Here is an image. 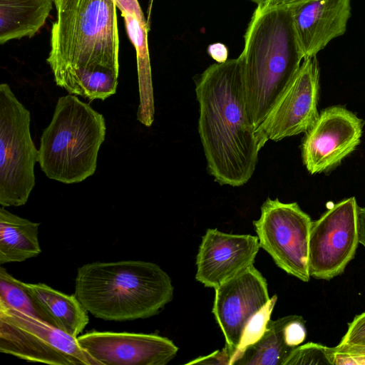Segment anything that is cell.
<instances>
[{
    "instance_id": "obj_23",
    "label": "cell",
    "mask_w": 365,
    "mask_h": 365,
    "mask_svg": "<svg viewBox=\"0 0 365 365\" xmlns=\"http://www.w3.org/2000/svg\"><path fill=\"white\" fill-rule=\"evenodd\" d=\"M277 300V296L275 294L250 320L245 329L237 352L231 365H232L235 359L247 346L256 342L263 335Z\"/></svg>"
},
{
    "instance_id": "obj_2",
    "label": "cell",
    "mask_w": 365,
    "mask_h": 365,
    "mask_svg": "<svg viewBox=\"0 0 365 365\" xmlns=\"http://www.w3.org/2000/svg\"><path fill=\"white\" fill-rule=\"evenodd\" d=\"M195 93L198 133L210 175L220 185L246 184L267 141L248 108L241 56L207 68L195 81Z\"/></svg>"
},
{
    "instance_id": "obj_6",
    "label": "cell",
    "mask_w": 365,
    "mask_h": 365,
    "mask_svg": "<svg viewBox=\"0 0 365 365\" xmlns=\"http://www.w3.org/2000/svg\"><path fill=\"white\" fill-rule=\"evenodd\" d=\"M30 111L7 83L0 85V205H24L35 184L38 163L30 132Z\"/></svg>"
},
{
    "instance_id": "obj_28",
    "label": "cell",
    "mask_w": 365,
    "mask_h": 365,
    "mask_svg": "<svg viewBox=\"0 0 365 365\" xmlns=\"http://www.w3.org/2000/svg\"><path fill=\"white\" fill-rule=\"evenodd\" d=\"M207 53L217 63H224L227 61L228 49L222 43H214L208 46Z\"/></svg>"
},
{
    "instance_id": "obj_30",
    "label": "cell",
    "mask_w": 365,
    "mask_h": 365,
    "mask_svg": "<svg viewBox=\"0 0 365 365\" xmlns=\"http://www.w3.org/2000/svg\"><path fill=\"white\" fill-rule=\"evenodd\" d=\"M258 4L272 3L274 4L291 5L298 3L302 0H250Z\"/></svg>"
},
{
    "instance_id": "obj_12",
    "label": "cell",
    "mask_w": 365,
    "mask_h": 365,
    "mask_svg": "<svg viewBox=\"0 0 365 365\" xmlns=\"http://www.w3.org/2000/svg\"><path fill=\"white\" fill-rule=\"evenodd\" d=\"M363 122L341 106L322 110L306 132L302 145L304 165L310 174L327 171L360 143Z\"/></svg>"
},
{
    "instance_id": "obj_3",
    "label": "cell",
    "mask_w": 365,
    "mask_h": 365,
    "mask_svg": "<svg viewBox=\"0 0 365 365\" xmlns=\"http://www.w3.org/2000/svg\"><path fill=\"white\" fill-rule=\"evenodd\" d=\"M293 5L258 4L245 34L240 56L245 96L257 128L304 60L293 26Z\"/></svg>"
},
{
    "instance_id": "obj_9",
    "label": "cell",
    "mask_w": 365,
    "mask_h": 365,
    "mask_svg": "<svg viewBox=\"0 0 365 365\" xmlns=\"http://www.w3.org/2000/svg\"><path fill=\"white\" fill-rule=\"evenodd\" d=\"M356 198L342 200L312 221L309 241L310 277L329 280L341 274L359 245Z\"/></svg>"
},
{
    "instance_id": "obj_22",
    "label": "cell",
    "mask_w": 365,
    "mask_h": 365,
    "mask_svg": "<svg viewBox=\"0 0 365 365\" xmlns=\"http://www.w3.org/2000/svg\"><path fill=\"white\" fill-rule=\"evenodd\" d=\"M331 347L314 342L297 346L292 349L284 365L331 364Z\"/></svg>"
},
{
    "instance_id": "obj_15",
    "label": "cell",
    "mask_w": 365,
    "mask_h": 365,
    "mask_svg": "<svg viewBox=\"0 0 365 365\" xmlns=\"http://www.w3.org/2000/svg\"><path fill=\"white\" fill-rule=\"evenodd\" d=\"M351 15V0H302L293 5L292 20L304 58L316 56L342 36Z\"/></svg>"
},
{
    "instance_id": "obj_16",
    "label": "cell",
    "mask_w": 365,
    "mask_h": 365,
    "mask_svg": "<svg viewBox=\"0 0 365 365\" xmlns=\"http://www.w3.org/2000/svg\"><path fill=\"white\" fill-rule=\"evenodd\" d=\"M23 285L53 325L67 334L77 338L88 324V312L75 294H66L43 283Z\"/></svg>"
},
{
    "instance_id": "obj_4",
    "label": "cell",
    "mask_w": 365,
    "mask_h": 365,
    "mask_svg": "<svg viewBox=\"0 0 365 365\" xmlns=\"http://www.w3.org/2000/svg\"><path fill=\"white\" fill-rule=\"evenodd\" d=\"M169 275L140 260L96 262L78 268L75 296L93 316L123 322L157 314L173 298Z\"/></svg>"
},
{
    "instance_id": "obj_24",
    "label": "cell",
    "mask_w": 365,
    "mask_h": 365,
    "mask_svg": "<svg viewBox=\"0 0 365 365\" xmlns=\"http://www.w3.org/2000/svg\"><path fill=\"white\" fill-rule=\"evenodd\" d=\"M332 365H365V346L339 344L331 347Z\"/></svg>"
},
{
    "instance_id": "obj_5",
    "label": "cell",
    "mask_w": 365,
    "mask_h": 365,
    "mask_svg": "<svg viewBox=\"0 0 365 365\" xmlns=\"http://www.w3.org/2000/svg\"><path fill=\"white\" fill-rule=\"evenodd\" d=\"M106 133L103 115L89 103L69 93L59 97L40 139L41 170L49 179L64 184L85 180L96 170Z\"/></svg>"
},
{
    "instance_id": "obj_26",
    "label": "cell",
    "mask_w": 365,
    "mask_h": 365,
    "mask_svg": "<svg viewBox=\"0 0 365 365\" xmlns=\"http://www.w3.org/2000/svg\"><path fill=\"white\" fill-rule=\"evenodd\" d=\"M187 364H229L231 365V356L225 346L222 350H218L210 355L195 359Z\"/></svg>"
},
{
    "instance_id": "obj_25",
    "label": "cell",
    "mask_w": 365,
    "mask_h": 365,
    "mask_svg": "<svg viewBox=\"0 0 365 365\" xmlns=\"http://www.w3.org/2000/svg\"><path fill=\"white\" fill-rule=\"evenodd\" d=\"M339 344L365 346V312L356 316L349 324Z\"/></svg>"
},
{
    "instance_id": "obj_10",
    "label": "cell",
    "mask_w": 365,
    "mask_h": 365,
    "mask_svg": "<svg viewBox=\"0 0 365 365\" xmlns=\"http://www.w3.org/2000/svg\"><path fill=\"white\" fill-rule=\"evenodd\" d=\"M319 91L317 59L316 56L304 58L257 131L267 142L307 132L319 115Z\"/></svg>"
},
{
    "instance_id": "obj_27",
    "label": "cell",
    "mask_w": 365,
    "mask_h": 365,
    "mask_svg": "<svg viewBox=\"0 0 365 365\" xmlns=\"http://www.w3.org/2000/svg\"><path fill=\"white\" fill-rule=\"evenodd\" d=\"M115 5L121 13L134 15L139 20L145 19L138 0H115Z\"/></svg>"
},
{
    "instance_id": "obj_18",
    "label": "cell",
    "mask_w": 365,
    "mask_h": 365,
    "mask_svg": "<svg viewBox=\"0 0 365 365\" xmlns=\"http://www.w3.org/2000/svg\"><path fill=\"white\" fill-rule=\"evenodd\" d=\"M40 223L0 208V264L21 262L41 252L38 234Z\"/></svg>"
},
{
    "instance_id": "obj_1",
    "label": "cell",
    "mask_w": 365,
    "mask_h": 365,
    "mask_svg": "<svg viewBox=\"0 0 365 365\" xmlns=\"http://www.w3.org/2000/svg\"><path fill=\"white\" fill-rule=\"evenodd\" d=\"M46 59L56 84L89 101L116 93L119 36L115 0H53Z\"/></svg>"
},
{
    "instance_id": "obj_14",
    "label": "cell",
    "mask_w": 365,
    "mask_h": 365,
    "mask_svg": "<svg viewBox=\"0 0 365 365\" xmlns=\"http://www.w3.org/2000/svg\"><path fill=\"white\" fill-rule=\"evenodd\" d=\"M259 247L257 236L207 229L196 257V280L217 288L254 264Z\"/></svg>"
},
{
    "instance_id": "obj_21",
    "label": "cell",
    "mask_w": 365,
    "mask_h": 365,
    "mask_svg": "<svg viewBox=\"0 0 365 365\" xmlns=\"http://www.w3.org/2000/svg\"><path fill=\"white\" fill-rule=\"evenodd\" d=\"M0 302L53 326L50 318L24 287L23 282L14 278L2 267H0Z\"/></svg>"
},
{
    "instance_id": "obj_11",
    "label": "cell",
    "mask_w": 365,
    "mask_h": 365,
    "mask_svg": "<svg viewBox=\"0 0 365 365\" xmlns=\"http://www.w3.org/2000/svg\"><path fill=\"white\" fill-rule=\"evenodd\" d=\"M215 289L212 313L223 333L232 364L248 322L271 299L267 282L252 264Z\"/></svg>"
},
{
    "instance_id": "obj_20",
    "label": "cell",
    "mask_w": 365,
    "mask_h": 365,
    "mask_svg": "<svg viewBox=\"0 0 365 365\" xmlns=\"http://www.w3.org/2000/svg\"><path fill=\"white\" fill-rule=\"evenodd\" d=\"M288 319L289 316L269 319L263 335L247 346L232 365H284L294 349L287 343L285 334Z\"/></svg>"
},
{
    "instance_id": "obj_29",
    "label": "cell",
    "mask_w": 365,
    "mask_h": 365,
    "mask_svg": "<svg viewBox=\"0 0 365 365\" xmlns=\"http://www.w3.org/2000/svg\"><path fill=\"white\" fill-rule=\"evenodd\" d=\"M358 223L359 244L365 249V207H359Z\"/></svg>"
},
{
    "instance_id": "obj_7",
    "label": "cell",
    "mask_w": 365,
    "mask_h": 365,
    "mask_svg": "<svg viewBox=\"0 0 365 365\" xmlns=\"http://www.w3.org/2000/svg\"><path fill=\"white\" fill-rule=\"evenodd\" d=\"M0 352L50 365H101L77 338L1 302Z\"/></svg>"
},
{
    "instance_id": "obj_17",
    "label": "cell",
    "mask_w": 365,
    "mask_h": 365,
    "mask_svg": "<svg viewBox=\"0 0 365 365\" xmlns=\"http://www.w3.org/2000/svg\"><path fill=\"white\" fill-rule=\"evenodd\" d=\"M53 5V0H0V44L34 36Z\"/></svg>"
},
{
    "instance_id": "obj_8",
    "label": "cell",
    "mask_w": 365,
    "mask_h": 365,
    "mask_svg": "<svg viewBox=\"0 0 365 365\" xmlns=\"http://www.w3.org/2000/svg\"><path fill=\"white\" fill-rule=\"evenodd\" d=\"M312 221L297 202L268 197L253 225L259 246L288 274L309 282V241Z\"/></svg>"
},
{
    "instance_id": "obj_13",
    "label": "cell",
    "mask_w": 365,
    "mask_h": 365,
    "mask_svg": "<svg viewBox=\"0 0 365 365\" xmlns=\"http://www.w3.org/2000/svg\"><path fill=\"white\" fill-rule=\"evenodd\" d=\"M77 340L101 365H165L178 351L170 339L155 334L92 330Z\"/></svg>"
},
{
    "instance_id": "obj_19",
    "label": "cell",
    "mask_w": 365,
    "mask_h": 365,
    "mask_svg": "<svg viewBox=\"0 0 365 365\" xmlns=\"http://www.w3.org/2000/svg\"><path fill=\"white\" fill-rule=\"evenodd\" d=\"M121 16L128 36L136 51L140 94L137 119L144 125L150 127L154 120L155 107L148 44V23L145 19L139 20L135 16L127 13L122 12Z\"/></svg>"
}]
</instances>
